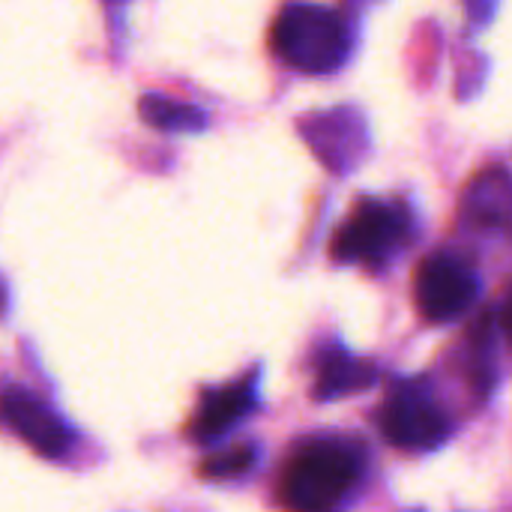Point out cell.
<instances>
[{"mask_svg":"<svg viewBox=\"0 0 512 512\" xmlns=\"http://www.w3.org/2000/svg\"><path fill=\"white\" fill-rule=\"evenodd\" d=\"M360 474L363 459L357 450L336 441H318L288 459L279 480V498L291 510H333L357 486Z\"/></svg>","mask_w":512,"mask_h":512,"instance_id":"1","label":"cell"},{"mask_svg":"<svg viewBox=\"0 0 512 512\" xmlns=\"http://www.w3.org/2000/svg\"><path fill=\"white\" fill-rule=\"evenodd\" d=\"M270 42L291 69L306 75L339 69L351 48L345 21L315 3H288L273 21Z\"/></svg>","mask_w":512,"mask_h":512,"instance_id":"2","label":"cell"},{"mask_svg":"<svg viewBox=\"0 0 512 512\" xmlns=\"http://www.w3.org/2000/svg\"><path fill=\"white\" fill-rule=\"evenodd\" d=\"M411 234V216L402 204L363 201L333 237L339 264H384Z\"/></svg>","mask_w":512,"mask_h":512,"instance_id":"3","label":"cell"},{"mask_svg":"<svg viewBox=\"0 0 512 512\" xmlns=\"http://www.w3.org/2000/svg\"><path fill=\"white\" fill-rule=\"evenodd\" d=\"M480 297L477 273L456 255H429L414 276V303L426 321H456Z\"/></svg>","mask_w":512,"mask_h":512,"instance_id":"4","label":"cell"},{"mask_svg":"<svg viewBox=\"0 0 512 512\" xmlns=\"http://www.w3.org/2000/svg\"><path fill=\"white\" fill-rule=\"evenodd\" d=\"M381 432L399 450L429 453L447 441L450 420L429 393H423L417 384H408L387 396L381 408Z\"/></svg>","mask_w":512,"mask_h":512,"instance_id":"5","label":"cell"},{"mask_svg":"<svg viewBox=\"0 0 512 512\" xmlns=\"http://www.w3.org/2000/svg\"><path fill=\"white\" fill-rule=\"evenodd\" d=\"M0 423L45 459H63L72 447L63 420L24 387H6L0 393Z\"/></svg>","mask_w":512,"mask_h":512,"instance_id":"6","label":"cell"},{"mask_svg":"<svg viewBox=\"0 0 512 512\" xmlns=\"http://www.w3.org/2000/svg\"><path fill=\"white\" fill-rule=\"evenodd\" d=\"M252 408H255V375H246L237 384L207 393L189 432L198 441H216L225 432H231Z\"/></svg>","mask_w":512,"mask_h":512,"instance_id":"7","label":"cell"},{"mask_svg":"<svg viewBox=\"0 0 512 512\" xmlns=\"http://www.w3.org/2000/svg\"><path fill=\"white\" fill-rule=\"evenodd\" d=\"M510 177L504 168L480 174L465 195V216L483 225H504L510 219Z\"/></svg>","mask_w":512,"mask_h":512,"instance_id":"8","label":"cell"},{"mask_svg":"<svg viewBox=\"0 0 512 512\" xmlns=\"http://www.w3.org/2000/svg\"><path fill=\"white\" fill-rule=\"evenodd\" d=\"M378 378L375 366L372 363H363V360H354L342 351H333L321 360V369H318V399H336V396H345V393H357V390H366L372 387Z\"/></svg>","mask_w":512,"mask_h":512,"instance_id":"9","label":"cell"},{"mask_svg":"<svg viewBox=\"0 0 512 512\" xmlns=\"http://www.w3.org/2000/svg\"><path fill=\"white\" fill-rule=\"evenodd\" d=\"M138 111L147 123L168 129V132H198L207 123V117L198 108L183 105V102H171L165 96H144Z\"/></svg>","mask_w":512,"mask_h":512,"instance_id":"10","label":"cell"},{"mask_svg":"<svg viewBox=\"0 0 512 512\" xmlns=\"http://www.w3.org/2000/svg\"><path fill=\"white\" fill-rule=\"evenodd\" d=\"M258 459V450L255 447H231L219 456H210L201 462L198 474L204 480H234L240 474H246Z\"/></svg>","mask_w":512,"mask_h":512,"instance_id":"11","label":"cell"}]
</instances>
